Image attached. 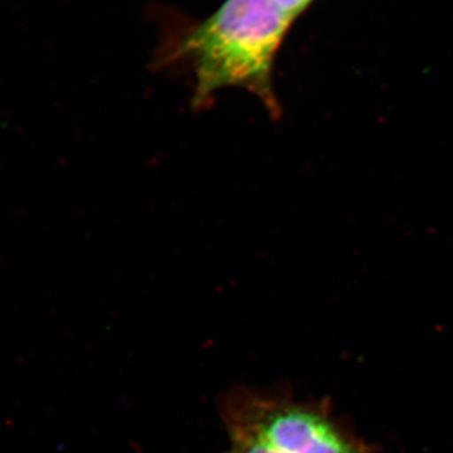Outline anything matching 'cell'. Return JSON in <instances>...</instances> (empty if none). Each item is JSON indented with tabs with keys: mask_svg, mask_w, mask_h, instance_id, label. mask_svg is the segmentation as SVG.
Instances as JSON below:
<instances>
[{
	"mask_svg": "<svg viewBox=\"0 0 453 453\" xmlns=\"http://www.w3.org/2000/svg\"><path fill=\"white\" fill-rule=\"evenodd\" d=\"M291 23L273 0H226L175 50L195 71L193 107L211 106L220 88H241L277 118L273 64Z\"/></svg>",
	"mask_w": 453,
	"mask_h": 453,
	"instance_id": "cell-1",
	"label": "cell"
},
{
	"mask_svg": "<svg viewBox=\"0 0 453 453\" xmlns=\"http://www.w3.org/2000/svg\"><path fill=\"white\" fill-rule=\"evenodd\" d=\"M226 428L255 434L279 453H371L323 403L235 388L223 399Z\"/></svg>",
	"mask_w": 453,
	"mask_h": 453,
	"instance_id": "cell-2",
	"label": "cell"
},
{
	"mask_svg": "<svg viewBox=\"0 0 453 453\" xmlns=\"http://www.w3.org/2000/svg\"><path fill=\"white\" fill-rule=\"evenodd\" d=\"M229 449L226 453H279L261 438L237 428H226Z\"/></svg>",
	"mask_w": 453,
	"mask_h": 453,
	"instance_id": "cell-3",
	"label": "cell"
},
{
	"mask_svg": "<svg viewBox=\"0 0 453 453\" xmlns=\"http://www.w3.org/2000/svg\"><path fill=\"white\" fill-rule=\"evenodd\" d=\"M273 2L286 17L290 18L294 22L311 4L312 0H273Z\"/></svg>",
	"mask_w": 453,
	"mask_h": 453,
	"instance_id": "cell-4",
	"label": "cell"
}]
</instances>
